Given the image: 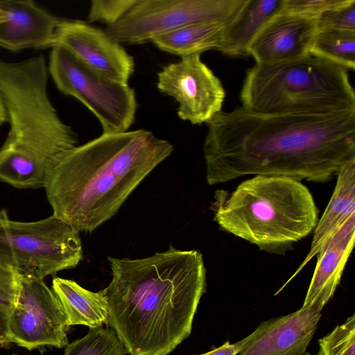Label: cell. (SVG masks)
<instances>
[{
  "instance_id": "obj_1",
  "label": "cell",
  "mask_w": 355,
  "mask_h": 355,
  "mask_svg": "<svg viewBox=\"0 0 355 355\" xmlns=\"http://www.w3.org/2000/svg\"><path fill=\"white\" fill-rule=\"evenodd\" d=\"M207 125L209 185L252 175L324 183L355 158V110L261 113L241 106L220 111Z\"/></svg>"
},
{
  "instance_id": "obj_2",
  "label": "cell",
  "mask_w": 355,
  "mask_h": 355,
  "mask_svg": "<svg viewBox=\"0 0 355 355\" xmlns=\"http://www.w3.org/2000/svg\"><path fill=\"white\" fill-rule=\"evenodd\" d=\"M107 261L112 279L103 289L107 326L130 355H168L190 336L205 293L202 253L170 245L148 257Z\"/></svg>"
},
{
  "instance_id": "obj_3",
  "label": "cell",
  "mask_w": 355,
  "mask_h": 355,
  "mask_svg": "<svg viewBox=\"0 0 355 355\" xmlns=\"http://www.w3.org/2000/svg\"><path fill=\"white\" fill-rule=\"evenodd\" d=\"M173 149L144 129L102 133L76 146L47 174L44 188L53 214L79 232H93L116 214Z\"/></svg>"
},
{
  "instance_id": "obj_4",
  "label": "cell",
  "mask_w": 355,
  "mask_h": 355,
  "mask_svg": "<svg viewBox=\"0 0 355 355\" xmlns=\"http://www.w3.org/2000/svg\"><path fill=\"white\" fill-rule=\"evenodd\" d=\"M47 69L40 55L0 60V96L10 130L0 148V180L19 189L44 187L53 164L78 145L47 94Z\"/></svg>"
},
{
  "instance_id": "obj_5",
  "label": "cell",
  "mask_w": 355,
  "mask_h": 355,
  "mask_svg": "<svg viewBox=\"0 0 355 355\" xmlns=\"http://www.w3.org/2000/svg\"><path fill=\"white\" fill-rule=\"evenodd\" d=\"M211 208L220 229L277 254L307 236L319 220L308 188L282 176L255 175L231 193L216 190Z\"/></svg>"
},
{
  "instance_id": "obj_6",
  "label": "cell",
  "mask_w": 355,
  "mask_h": 355,
  "mask_svg": "<svg viewBox=\"0 0 355 355\" xmlns=\"http://www.w3.org/2000/svg\"><path fill=\"white\" fill-rule=\"evenodd\" d=\"M348 69L311 53L248 69L242 107L261 113H332L355 110Z\"/></svg>"
},
{
  "instance_id": "obj_7",
  "label": "cell",
  "mask_w": 355,
  "mask_h": 355,
  "mask_svg": "<svg viewBox=\"0 0 355 355\" xmlns=\"http://www.w3.org/2000/svg\"><path fill=\"white\" fill-rule=\"evenodd\" d=\"M79 232L56 217L15 221L0 210V264L44 279L76 267L83 259Z\"/></svg>"
},
{
  "instance_id": "obj_8",
  "label": "cell",
  "mask_w": 355,
  "mask_h": 355,
  "mask_svg": "<svg viewBox=\"0 0 355 355\" xmlns=\"http://www.w3.org/2000/svg\"><path fill=\"white\" fill-rule=\"evenodd\" d=\"M49 72L63 94L85 105L99 121L103 134L128 131L137 109L135 90L83 64L60 46L52 48Z\"/></svg>"
},
{
  "instance_id": "obj_9",
  "label": "cell",
  "mask_w": 355,
  "mask_h": 355,
  "mask_svg": "<svg viewBox=\"0 0 355 355\" xmlns=\"http://www.w3.org/2000/svg\"><path fill=\"white\" fill-rule=\"evenodd\" d=\"M244 0H136L107 35L120 44H140L182 27L204 21L227 23Z\"/></svg>"
},
{
  "instance_id": "obj_10",
  "label": "cell",
  "mask_w": 355,
  "mask_h": 355,
  "mask_svg": "<svg viewBox=\"0 0 355 355\" xmlns=\"http://www.w3.org/2000/svg\"><path fill=\"white\" fill-rule=\"evenodd\" d=\"M69 327L59 300L44 279L17 271V296L8 322L10 343L28 350L65 347Z\"/></svg>"
},
{
  "instance_id": "obj_11",
  "label": "cell",
  "mask_w": 355,
  "mask_h": 355,
  "mask_svg": "<svg viewBox=\"0 0 355 355\" xmlns=\"http://www.w3.org/2000/svg\"><path fill=\"white\" fill-rule=\"evenodd\" d=\"M157 86L178 102V117L192 124L207 123L222 111L224 87L200 54L164 66L157 74Z\"/></svg>"
},
{
  "instance_id": "obj_12",
  "label": "cell",
  "mask_w": 355,
  "mask_h": 355,
  "mask_svg": "<svg viewBox=\"0 0 355 355\" xmlns=\"http://www.w3.org/2000/svg\"><path fill=\"white\" fill-rule=\"evenodd\" d=\"M69 52L89 68L109 79L128 84L135 61L121 44L105 32L80 20H64L55 31L53 46Z\"/></svg>"
},
{
  "instance_id": "obj_13",
  "label": "cell",
  "mask_w": 355,
  "mask_h": 355,
  "mask_svg": "<svg viewBox=\"0 0 355 355\" xmlns=\"http://www.w3.org/2000/svg\"><path fill=\"white\" fill-rule=\"evenodd\" d=\"M318 19L281 10L260 29L248 47L258 64L292 61L310 54Z\"/></svg>"
},
{
  "instance_id": "obj_14",
  "label": "cell",
  "mask_w": 355,
  "mask_h": 355,
  "mask_svg": "<svg viewBox=\"0 0 355 355\" xmlns=\"http://www.w3.org/2000/svg\"><path fill=\"white\" fill-rule=\"evenodd\" d=\"M8 17L0 23V47L12 51L54 44L60 20L30 0L0 1Z\"/></svg>"
},
{
  "instance_id": "obj_15",
  "label": "cell",
  "mask_w": 355,
  "mask_h": 355,
  "mask_svg": "<svg viewBox=\"0 0 355 355\" xmlns=\"http://www.w3.org/2000/svg\"><path fill=\"white\" fill-rule=\"evenodd\" d=\"M355 214L345 220L321 248L303 308L322 312L338 286L354 244Z\"/></svg>"
},
{
  "instance_id": "obj_16",
  "label": "cell",
  "mask_w": 355,
  "mask_h": 355,
  "mask_svg": "<svg viewBox=\"0 0 355 355\" xmlns=\"http://www.w3.org/2000/svg\"><path fill=\"white\" fill-rule=\"evenodd\" d=\"M321 316V312L301 307L291 314L275 317L272 326L238 355H305Z\"/></svg>"
},
{
  "instance_id": "obj_17",
  "label": "cell",
  "mask_w": 355,
  "mask_h": 355,
  "mask_svg": "<svg viewBox=\"0 0 355 355\" xmlns=\"http://www.w3.org/2000/svg\"><path fill=\"white\" fill-rule=\"evenodd\" d=\"M336 175L337 181L331 198L314 229L310 250L287 283L317 255L334 231L355 214V158L343 164Z\"/></svg>"
},
{
  "instance_id": "obj_18",
  "label": "cell",
  "mask_w": 355,
  "mask_h": 355,
  "mask_svg": "<svg viewBox=\"0 0 355 355\" xmlns=\"http://www.w3.org/2000/svg\"><path fill=\"white\" fill-rule=\"evenodd\" d=\"M282 9V0H244L224 26L218 51L233 57L248 56V47L260 29Z\"/></svg>"
},
{
  "instance_id": "obj_19",
  "label": "cell",
  "mask_w": 355,
  "mask_h": 355,
  "mask_svg": "<svg viewBox=\"0 0 355 355\" xmlns=\"http://www.w3.org/2000/svg\"><path fill=\"white\" fill-rule=\"evenodd\" d=\"M52 291L56 295L67 318V324L101 327L108 323V307L104 291L93 292L75 281L55 277Z\"/></svg>"
},
{
  "instance_id": "obj_20",
  "label": "cell",
  "mask_w": 355,
  "mask_h": 355,
  "mask_svg": "<svg viewBox=\"0 0 355 355\" xmlns=\"http://www.w3.org/2000/svg\"><path fill=\"white\" fill-rule=\"evenodd\" d=\"M204 21L190 24L155 37L151 42L160 50L180 58L218 49L225 24Z\"/></svg>"
},
{
  "instance_id": "obj_21",
  "label": "cell",
  "mask_w": 355,
  "mask_h": 355,
  "mask_svg": "<svg viewBox=\"0 0 355 355\" xmlns=\"http://www.w3.org/2000/svg\"><path fill=\"white\" fill-rule=\"evenodd\" d=\"M310 53L354 70L355 31L318 28Z\"/></svg>"
},
{
  "instance_id": "obj_22",
  "label": "cell",
  "mask_w": 355,
  "mask_h": 355,
  "mask_svg": "<svg viewBox=\"0 0 355 355\" xmlns=\"http://www.w3.org/2000/svg\"><path fill=\"white\" fill-rule=\"evenodd\" d=\"M127 351L113 329L90 328L88 333L65 347L64 355H125Z\"/></svg>"
},
{
  "instance_id": "obj_23",
  "label": "cell",
  "mask_w": 355,
  "mask_h": 355,
  "mask_svg": "<svg viewBox=\"0 0 355 355\" xmlns=\"http://www.w3.org/2000/svg\"><path fill=\"white\" fill-rule=\"evenodd\" d=\"M316 355H355V315L318 340Z\"/></svg>"
},
{
  "instance_id": "obj_24",
  "label": "cell",
  "mask_w": 355,
  "mask_h": 355,
  "mask_svg": "<svg viewBox=\"0 0 355 355\" xmlns=\"http://www.w3.org/2000/svg\"><path fill=\"white\" fill-rule=\"evenodd\" d=\"M136 0H92L89 10L90 22L112 25L116 22L135 3Z\"/></svg>"
},
{
  "instance_id": "obj_25",
  "label": "cell",
  "mask_w": 355,
  "mask_h": 355,
  "mask_svg": "<svg viewBox=\"0 0 355 355\" xmlns=\"http://www.w3.org/2000/svg\"><path fill=\"white\" fill-rule=\"evenodd\" d=\"M347 0H282V10L313 19L344 4Z\"/></svg>"
},
{
  "instance_id": "obj_26",
  "label": "cell",
  "mask_w": 355,
  "mask_h": 355,
  "mask_svg": "<svg viewBox=\"0 0 355 355\" xmlns=\"http://www.w3.org/2000/svg\"><path fill=\"white\" fill-rule=\"evenodd\" d=\"M318 28L355 31V0L334 8L318 19Z\"/></svg>"
},
{
  "instance_id": "obj_27",
  "label": "cell",
  "mask_w": 355,
  "mask_h": 355,
  "mask_svg": "<svg viewBox=\"0 0 355 355\" xmlns=\"http://www.w3.org/2000/svg\"><path fill=\"white\" fill-rule=\"evenodd\" d=\"M17 292V271L0 264V306L10 311Z\"/></svg>"
},
{
  "instance_id": "obj_28",
  "label": "cell",
  "mask_w": 355,
  "mask_h": 355,
  "mask_svg": "<svg viewBox=\"0 0 355 355\" xmlns=\"http://www.w3.org/2000/svg\"><path fill=\"white\" fill-rule=\"evenodd\" d=\"M275 318L263 322L250 335L235 343L231 344L229 341H227L222 346L218 348L214 349L205 354L198 355H237L252 340L269 329L273 324Z\"/></svg>"
},
{
  "instance_id": "obj_29",
  "label": "cell",
  "mask_w": 355,
  "mask_h": 355,
  "mask_svg": "<svg viewBox=\"0 0 355 355\" xmlns=\"http://www.w3.org/2000/svg\"><path fill=\"white\" fill-rule=\"evenodd\" d=\"M10 311L0 306V345L11 343L8 333Z\"/></svg>"
},
{
  "instance_id": "obj_30",
  "label": "cell",
  "mask_w": 355,
  "mask_h": 355,
  "mask_svg": "<svg viewBox=\"0 0 355 355\" xmlns=\"http://www.w3.org/2000/svg\"><path fill=\"white\" fill-rule=\"evenodd\" d=\"M6 121H8L7 112L5 108L4 103L0 96V126Z\"/></svg>"
},
{
  "instance_id": "obj_31",
  "label": "cell",
  "mask_w": 355,
  "mask_h": 355,
  "mask_svg": "<svg viewBox=\"0 0 355 355\" xmlns=\"http://www.w3.org/2000/svg\"><path fill=\"white\" fill-rule=\"evenodd\" d=\"M8 15L5 10L0 8V23L3 22L7 19Z\"/></svg>"
},
{
  "instance_id": "obj_32",
  "label": "cell",
  "mask_w": 355,
  "mask_h": 355,
  "mask_svg": "<svg viewBox=\"0 0 355 355\" xmlns=\"http://www.w3.org/2000/svg\"><path fill=\"white\" fill-rule=\"evenodd\" d=\"M305 355H311L309 352H307Z\"/></svg>"
},
{
  "instance_id": "obj_33",
  "label": "cell",
  "mask_w": 355,
  "mask_h": 355,
  "mask_svg": "<svg viewBox=\"0 0 355 355\" xmlns=\"http://www.w3.org/2000/svg\"><path fill=\"white\" fill-rule=\"evenodd\" d=\"M0 355H5V354H0ZM11 355V354H10ZM15 355H17V354H15Z\"/></svg>"
}]
</instances>
